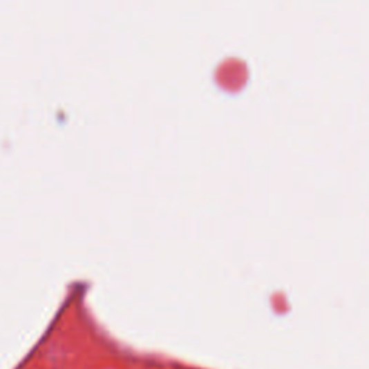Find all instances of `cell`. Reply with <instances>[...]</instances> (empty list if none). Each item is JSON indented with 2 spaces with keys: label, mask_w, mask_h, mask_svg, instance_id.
I'll use <instances>...</instances> for the list:
<instances>
[]
</instances>
